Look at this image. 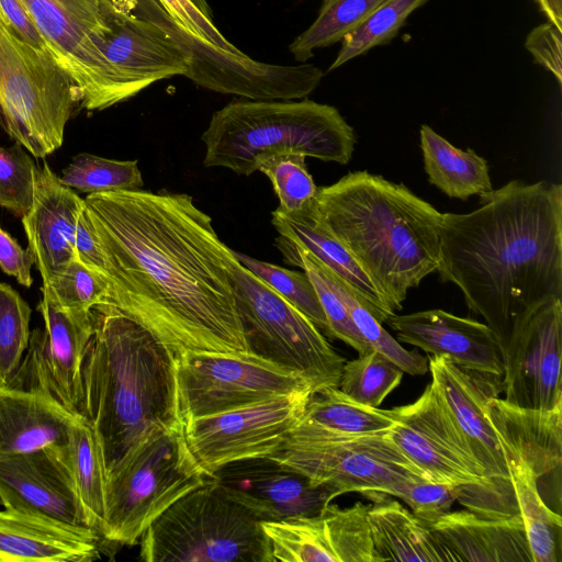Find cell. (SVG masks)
Here are the masks:
<instances>
[{
	"instance_id": "11",
	"label": "cell",
	"mask_w": 562,
	"mask_h": 562,
	"mask_svg": "<svg viewBox=\"0 0 562 562\" xmlns=\"http://www.w3.org/2000/svg\"><path fill=\"white\" fill-rule=\"evenodd\" d=\"M387 431L288 440L270 458L338 496L352 492L394 496L405 482L427 477L401 452Z\"/></svg>"
},
{
	"instance_id": "1",
	"label": "cell",
	"mask_w": 562,
	"mask_h": 562,
	"mask_svg": "<svg viewBox=\"0 0 562 562\" xmlns=\"http://www.w3.org/2000/svg\"><path fill=\"white\" fill-rule=\"evenodd\" d=\"M91 226L76 258L108 283L106 304L142 325L175 357L249 352L232 269L238 261L191 195L138 189L88 194Z\"/></svg>"
},
{
	"instance_id": "25",
	"label": "cell",
	"mask_w": 562,
	"mask_h": 562,
	"mask_svg": "<svg viewBox=\"0 0 562 562\" xmlns=\"http://www.w3.org/2000/svg\"><path fill=\"white\" fill-rule=\"evenodd\" d=\"M79 416L42 391L0 385V458L64 448Z\"/></svg>"
},
{
	"instance_id": "33",
	"label": "cell",
	"mask_w": 562,
	"mask_h": 562,
	"mask_svg": "<svg viewBox=\"0 0 562 562\" xmlns=\"http://www.w3.org/2000/svg\"><path fill=\"white\" fill-rule=\"evenodd\" d=\"M89 526L100 530L105 513L106 471L101 447L89 423L80 415L61 449Z\"/></svg>"
},
{
	"instance_id": "41",
	"label": "cell",
	"mask_w": 562,
	"mask_h": 562,
	"mask_svg": "<svg viewBox=\"0 0 562 562\" xmlns=\"http://www.w3.org/2000/svg\"><path fill=\"white\" fill-rule=\"evenodd\" d=\"M31 307L10 284L0 282V385L16 373L29 346Z\"/></svg>"
},
{
	"instance_id": "40",
	"label": "cell",
	"mask_w": 562,
	"mask_h": 562,
	"mask_svg": "<svg viewBox=\"0 0 562 562\" xmlns=\"http://www.w3.org/2000/svg\"><path fill=\"white\" fill-rule=\"evenodd\" d=\"M257 171L271 181L279 199V211L292 213L314 202L318 187L308 172L305 156L295 153H281L263 156L257 161Z\"/></svg>"
},
{
	"instance_id": "36",
	"label": "cell",
	"mask_w": 562,
	"mask_h": 562,
	"mask_svg": "<svg viewBox=\"0 0 562 562\" xmlns=\"http://www.w3.org/2000/svg\"><path fill=\"white\" fill-rule=\"evenodd\" d=\"M59 180L69 189L88 194L144 187L137 160H115L89 153L72 157Z\"/></svg>"
},
{
	"instance_id": "34",
	"label": "cell",
	"mask_w": 562,
	"mask_h": 562,
	"mask_svg": "<svg viewBox=\"0 0 562 562\" xmlns=\"http://www.w3.org/2000/svg\"><path fill=\"white\" fill-rule=\"evenodd\" d=\"M276 246L283 255L284 262L301 268L312 281L327 319V333L358 353L371 350L318 259L294 240L281 235L276 239Z\"/></svg>"
},
{
	"instance_id": "3",
	"label": "cell",
	"mask_w": 562,
	"mask_h": 562,
	"mask_svg": "<svg viewBox=\"0 0 562 562\" xmlns=\"http://www.w3.org/2000/svg\"><path fill=\"white\" fill-rule=\"evenodd\" d=\"M90 314L79 415L98 438L108 473L148 434L183 420L173 353L111 304Z\"/></svg>"
},
{
	"instance_id": "9",
	"label": "cell",
	"mask_w": 562,
	"mask_h": 562,
	"mask_svg": "<svg viewBox=\"0 0 562 562\" xmlns=\"http://www.w3.org/2000/svg\"><path fill=\"white\" fill-rule=\"evenodd\" d=\"M232 280L249 352L301 373L317 391L338 386L345 359L319 328L239 261Z\"/></svg>"
},
{
	"instance_id": "45",
	"label": "cell",
	"mask_w": 562,
	"mask_h": 562,
	"mask_svg": "<svg viewBox=\"0 0 562 562\" xmlns=\"http://www.w3.org/2000/svg\"><path fill=\"white\" fill-rule=\"evenodd\" d=\"M459 494L460 487L414 479L402 484L394 497L403 499L415 516L431 524L450 512Z\"/></svg>"
},
{
	"instance_id": "12",
	"label": "cell",
	"mask_w": 562,
	"mask_h": 562,
	"mask_svg": "<svg viewBox=\"0 0 562 562\" xmlns=\"http://www.w3.org/2000/svg\"><path fill=\"white\" fill-rule=\"evenodd\" d=\"M183 423L273 397L314 390L299 372L255 353L188 352L176 357Z\"/></svg>"
},
{
	"instance_id": "42",
	"label": "cell",
	"mask_w": 562,
	"mask_h": 562,
	"mask_svg": "<svg viewBox=\"0 0 562 562\" xmlns=\"http://www.w3.org/2000/svg\"><path fill=\"white\" fill-rule=\"evenodd\" d=\"M238 261L267 283L288 302L307 316L319 329L327 333V319L315 288L303 271H293L280 266L236 252Z\"/></svg>"
},
{
	"instance_id": "16",
	"label": "cell",
	"mask_w": 562,
	"mask_h": 562,
	"mask_svg": "<svg viewBox=\"0 0 562 562\" xmlns=\"http://www.w3.org/2000/svg\"><path fill=\"white\" fill-rule=\"evenodd\" d=\"M428 370L431 383L485 472L490 492L482 515L487 516L491 505L493 516L514 515L507 510L508 505L516 506L509 463L486 415L487 398L497 393L492 390L493 383L441 356L428 358Z\"/></svg>"
},
{
	"instance_id": "53",
	"label": "cell",
	"mask_w": 562,
	"mask_h": 562,
	"mask_svg": "<svg viewBox=\"0 0 562 562\" xmlns=\"http://www.w3.org/2000/svg\"><path fill=\"white\" fill-rule=\"evenodd\" d=\"M322 1L325 2V1H328V0H322Z\"/></svg>"
},
{
	"instance_id": "22",
	"label": "cell",
	"mask_w": 562,
	"mask_h": 562,
	"mask_svg": "<svg viewBox=\"0 0 562 562\" xmlns=\"http://www.w3.org/2000/svg\"><path fill=\"white\" fill-rule=\"evenodd\" d=\"M386 322L402 342L445 357L464 370L503 378V351L485 323L439 308L393 314Z\"/></svg>"
},
{
	"instance_id": "47",
	"label": "cell",
	"mask_w": 562,
	"mask_h": 562,
	"mask_svg": "<svg viewBox=\"0 0 562 562\" xmlns=\"http://www.w3.org/2000/svg\"><path fill=\"white\" fill-rule=\"evenodd\" d=\"M525 47L535 61L553 75L562 86V29L547 21L527 35Z\"/></svg>"
},
{
	"instance_id": "30",
	"label": "cell",
	"mask_w": 562,
	"mask_h": 562,
	"mask_svg": "<svg viewBox=\"0 0 562 562\" xmlns=\"http://www.w3.org/2000/svg\"><path fill=\"white\" fill-rule=\"evenodd\" d=\"M394 420L393 408L362 405L348 397L338 386H330L312 394L289 440L379 434L390 430Z\"/></svg>"
},
{
	"instance_id": "6",
	"label": "cell",
	"mask_w": 562,
	"mask_h": 562,
	"mask_svg": "<svg viewBox=\"0 0 562 562\" xmlns=\"http://www.w3.org/2000/svg\"><path fill=\"white\" fill-rule=\"evenodd\" d=\"M139 544L146 562H273L260 520L211 476L162 512Z\"/></svg>"
},
{
	"instance_id": "32",
	"label": "cell",
	"mask_w": 562,
	"mask_h": 562,
	"mask_svg": "<svg viewBox=\"0 0 562 562\" xmlns=\"http://www.w3.org/2000/svg\"><path fill=\"white\" fill-rule=\"evenodd\" d=\"M509 474L532 562H561V516L541 497L538 477L526 462L510 461Z\"/></svg>"
},
{
	"instance_id": "10",
	"label": "cell",
	"mask_w": 562,
	"mask_h": 562,
	"mask_svg": "<svg viewBox=\"0 0 562 562\" xmlns=\"http://www.w3.org/2000/svg\"><path fill=\"white\" fill-rule=\"evenodd\" d=\"M21 1L54 60L77 86L81 108L101 111L137 94L101 52L113 0Z\"/></svg>"
},
{
	"instance_id": "24",
	"label": "cell",
	"mask_w": 562,
	"mask_h": 562,
	"mask_svg": "<svg viewBox=\"0 0 562 562\" xmlns=\"http://www.w3.org/2000/svg\"><path fill=\"white\" fill-rule=\"evenodd\" d=\"M92 528L18 509L0 510V562H88L100 558Z\"/></svg>"
},
{
	"instance_id": "15",
	"label": "cell",
	"mask_w": 562,
	"mask_h": 562,
	"mask_svg": "<svg viewBox=\"0 0 562 562\" xmlns=\"http://www.w3.org/2000/svg\"><path fill=\"white\" fill-rule=\"evenodd\" d=\"M37 311L44 327L31 333L26 357L7 385L42 391L79 414L81 370L92 335L91 311H66L43 293Z\"/></svg>"
},
{
	"instance_id": "23",
	"label": "cell",
	"mask_w": 562,
	"mask_h": 562,
	"mask_svg": "<svg viewBox=\"0 0 562 562\" xmlns=\"http://www.w3.org/2000/svg\"><path fill=\"white\" fill-rule=\"evenodd\" d=\"M83 207L85 199L61 184L46 162L37 168L34 200L21 220L42 285L76 257V233Z\"/></svg>"
},
{
	"instance_id": "17",
	"label": "cell",
	"mask_w": 562,
	"mask_h": 562,
	"mask_svg": "<svg viewBox=\"0 0 562 562\" xmlns=\"http://www.w3.org/2000/svg\"><path fill=\"white\" fill-rule=\"evenodd\" d=\"M562 300L547 302L513 329L503 352L504 400L527 408L562 405Z\"/></svg>"
},
{
	"instance_id": "27",
	"label": "cell",
	"mask_w": 562,
	"mask_h": 562,
	"mask_svg": "<svg viewBox=\"0 0 562 562\" xmlns=\"http://www.w3.org/2000/svg\"><path fill=\"white\" fill-rule=\"evenodd\" d=\"M271 223L279 235L290 238L313 254L329 271L341 279L356 299L381 323L395 312L357 262L353 256L329 232L321 220L315 200L308 206L292 213L276 209Z\"/></svg>"
},
{
	"instance_id": "13",
	"label": "cell",
	"mask_w": 562,
	"mask_h": 562,
	"mask_svg": "<svg viewBox=\"0 0 562 562\" xmlns=\"http://www.w3.org/2000/svg\"><path fill=\"white\" fill-rule=\"evenodd\" d=\"M393 412L387 434L427 480L460 487L458 499L468 507L480 497L486 501L485 472L431 382L415 402Z\"/></svg>"
},
{
	"instance_id": "51",
	"label": "cell",
	"mask_w": 562,
	"mask_h": 562,
	"mask_svg": "<svg viewBox=\"0 0 562 562\" xmlns=\"http://www.w3.org/2000/svg\"><path fill=\"white\" fill-rule=\"evenodd\" d=\"M207 18L213 19V13L206 0H191Z\"/></svg>"
},
{
	"instance_id": "31",
	"label": "cell",
	"mask_w": 562,
	"mask_h": 562,
	"mask_svg": "<svg viewBox=\"0 0 562 562\" xmlns=\"http://www.w3.org/2000/svg\"><path fill=\"white\" fill-rule=\"evenodd\" d=\"M419 136L428 181L445 194L468 200L493 189L487 161L474 150L456 147L426 124Z\"/></svg>"
},
{
	"instance_id": "8",
	"label": "cell",
	"mask_w": 562,
	"mask_h": 562,
	"mask_svg": "<svg viewBox=\"0 0 562 562\" xmlns=\"http://www.w3.org/2000/svg\"><path fill=\"white\" fill-rule=\"evenodd\" d=\"M81 108L72 79L52 58L24 42L0 12V125L33 157L64 143L67 122Z\"/></svg>"
},
{
	"instance_id": "4",
	"label": "cell",
	"mask_w": 562,
	"mask_h": 562,
	"mask_svg": "<svg viewBox=\"0 0 562 562\" xmlns=\"http://www.w3.org/2000/svg\"><path fill=\"white\" fill-rule=\"evenodd\" d=\"M315 207L394 312L402 310L409 289L437 271L441 213L405 184L349 172L318 188Z\"/></svg>"
},
{
	"instance_id": "39",
	"label": "cell",
	"mask_w": 562,
	"mask_h": 562,
	"mask_svg": "<svg viewBox=\"0 0 562 562\" xmlns=\"http://www.w3.org/2000/svg\"><path fill=\"white\" fill-rule=\"evenodd\" d=\"M319 261V260H318ZM321 262V261H319ZM333 286L346 304L352 321L372 349L398 366L404 373L422 375L428 371V359L417 351L405 349L382 324L356 299L347 284L322 262Z\"/></svg>"
},
{
	"instance_id": "50",
	"label": "cell",
	"mask_w": 562,
	"mask_h": 562,
	"mask_svg": "<svg viewBox=\"0 0 562 562\" xmlns=\"http://www.w3.org/2000/svg\"><path fill=\"white\" fill-rule=\"evenodd\" d=\"M538 8L549 22L562 29V0H540Z\"/></svg>"
},
{
	"instance_id": "18",
	"label": "cell",
	"mask_w": 562,
	"mask_h": 562,
	"mask_svg": "<svg viewBox=\"0 0 562 562\" xmlns=\"http://www.w3.org/2000/svg\"><path fill=\"white\" fill-rule=\"evenodd\" d=\"M361 502L278 521H260L273 562H379Z\"/></svg>"
},
{
	"instance_id": "28",
	"label": "cell",
	"mask_w": 562,
	"mask_h": 562,
	"mask_svg": "<svg viewBox=\"0 0 562 562\" xmlns=\"http://www.w3.org/2000/svg\"><path fill=\"white\" fill-rule=\"evenodd\" d=\"M456 562H532L521 517L449 512L430 524Z\"/></svg>"
},
{
	"instance_id": "29",
	"label": "cell",
	"mask_w": 562,
	"mask_h": 562,
	"mask_svg": "<svg viewBox=\"0 0 562 562\" xmlns=\"http://www.w3.org/2000/svg\"><path fill=\"white\" fill-rule=\"evenodd\" d=\"M373 501L367 519L380 562H456L430 524L415 516L385 493H368Z\"/></svg>"
},
{
	"instance_id": "7",
	"label": "cell",
	"mask_w": 562,
	"mask_h": 562,
	"mask_svg": "<svg viewBox=\"0 0 562 562\" xmlns=\"http://www.w3.org/2000/svg\"><path fill=\"white\" fill-rule=\"evenodd\" d=\"M209 476L183 424L151 431L106 473L102 540L134 546L162 512Z\"/></svg>"
},
{
	"instance_id": "37",
	"label": "cell",
	"mask_w": 562,
	"mask_h": 562,
	"mask_svg": "<svg viewBox=\"0 0 562 562\" xmlns=\"http://www.w3.org/2000/svg\"><path fill=\"white\" fill-rule=\"evenodd\" d=\"M403 374L393 361L371 349L345 361L338 389L355 402L378 408L401 383Z\"/></svg>"
},
{
	"instance_id": "20",
	"label": "cell",
	"mask_w": 562,
	"mask_h": 562,
	"mask_svg": "<svg viewBox=\"0 0 562 562\" xmlns=\"http://www.w3.org/2000/svg\"><path fill=\"white\" fill-rule=\"evenodd\" d=\"M136 0H113L101 52L138 94L175 76L191 80L192 57L162 29L133 12Z\"/></svg>"
},
{
	"instance_id": "44",
	"label": "cell",
	"mask_w": 562,
	"mask_h": 562,
	"mask_svg": "<svg viewBox=\"0 0 562 562\" xmlns=\"http://www.w3.org/2000/svg\"><path fill=\"white\" fill-rule=\"evenodd\" d=\"M20 144L0 146V206L24 216L32 206L37 166Z\"/></svg>"
},
{
	"instance_id": "43",
	"label": "cell",
	"mask_w": 562,
	"mask_h": 562,
	"mask_svg": "<svg viewBox=\"0 0 562 562\" xmlns=\"http://www.w3.org/2000/svg\"><path fill=\"white\" fill-rule=\"evenodd\" d=\"M41 291L66 311L89 313L95 305L106 302L109 289L98 272L75 257L60 273L42 285Z\"/></svg>"
},
{
	"instance_id": "21",
	"label": "cell",
	"mask_w": 562,
	"mask_h": 562,
	"mask_svg": "<svg viewBox=\"0 0 562 562\" xmlns=\"http://www.w3.org/2000/svg\"><path fill=\"white\" fill-rule=\"evenodd\" d=\"M61 449L0 458V502L4 508L91 528Z\"/></svg>"
},
{
	"instance_id": "48",
	"label": "cell",
	"mask_w": 562,
	"mask_h": 562,
	"mask_svg": "<svg viewBox=\"0 0 562 562\" xmlns=\"http://www.w3.org/2000/svg\"><path fill=\"white\" fill-rule=\"evenodd\" d=\"M0 12L16 35L44 56L54 59L46 42L21 0H0Z\"/></svg>"
},
{
	"instance_id": "46",
	"label": "cell",
	"mask_w": 562,
	"mask_h": 562,
	"mask_svg": "<svg viewBox=\"0 0 562 562\" xmlns=\"http://www.w3.org/2000/svg\"><path fill=\"white\" fill-rule=\"evenodd\" d=\"M170 16L193 35L233 54H244L203 14L191 0H158Z\"/></svg>"
},
{
	"instance_id": "5",
	"label": "cell",
	"mask_w": 562,
	"mask_h": 562,
	"mask_svg": "<svg viewBox=\"0 0 562 562\" xmlns=\"http://www.w3.org/2000/svg\"><path fill=\"white\" fill-rule=\"evenodd\" d=\"M201 140L205 167L250 176L259 158L281 153L346 165L352 158L356 135L329 104L308 99H244L215 111Z\"/></svg>"
},
{
	"instance_id": "19",
	"label": "cell",
	"mask_w": 562,
	"mask_h": 562,
	"mask_svg": "<svg viewBox=\"0 0 562 562\" xmlns=\"http://www.w3.org/2000/svg\"><path fill=\"white\" fill-rule=\"evenodd\" d=\"M211 477L260 521L314 516L338 496L270 457L228 463Z\"/></svg>"
},
{
	"instance_id": "52",
	"label": "cell",
	"mask_w": 562,
	"mask_h": 562,
	"mask_svg": "<svg viewBox=\"0 0 562 562\" xmlns=\"http://www.w3.org/2000/svg\"><path fill=\"white\" fill-rule=\"evenodd\" d=\"M533 1L537 3V5L540 4V0H533Z\"/></svg>"
},
{
	"instance_id": "26",
	"label": "cell",
	"mask_w": 562,
	"mask_h": 562,
	"mask_svg": "<svg viewBox=\"0 0 562 562\" xmlns=\"http://www.w3.org/2000/svg\"><path fill=\"white\" fill-rule=\"evenodd\" d=\"M496 394L487 398L486 415L508 463L526 462L538 481L555 470L560 472L562 405L553 409L527 408L513 405Z\"/></svg>"
},
{
	"instance_id": "14",
	"label": "cell",
	"mask_w": 562,
	"mask_h": 562,
	"mask_svg": "<svg viewBox=\"0 0 562 562\" xmlns=\"http://www.w3.org/2000/svg\"><path fill=\"white\" fill-rule=\"evenodd\" d=\"M314 390L301 391L183 423L189 448L212 476L240 460L281 450L299 425Z\"/></svg>"
},
{
	"instance_id": "38",
	"label": "cell",
	"mask_w": 562,
	"mask_h": 562,
	"mask_svg": "<svg viewBox=\"0 0 562 562\" xmlns=\"http://www.w3.org/2000/svg\"><path fill=\"white\" fill-rule=\"evenodd\" d=\"M428 0H384L369 18L340 42V49L328 68L333 71L373 47L390 43L408 16Z\"/></svg>"
},
{
	"instance_id": "2",
	"label": "cell",
	"mask_w": 562,
	"mask_h": 562,
	"mask_svg": "<svg viewBox=\"0 0 562 562\" xmlns=\"http://www.w3.org/2000/svg\"><path fill=\"white\" fill-rule=\"evenodd\" d=\"M442 282L459 288L504 352L516 325L562 300V187L512 180L469 213H441Z\"/></svg>"
},
{
	"instance_id": "49",
	"label": "cell",
	"mask_w": 562,
	"mask_h": 562,
	"mask_svg": "<svg viewBox=\"0 0 562 562\" xmlns=\"http://www.w3.org/2000/svg\"><path fill=\"white\" fill-rule=\"evenodd\" d=\"M35 265L29 248L21 245L5 231L0 228V268L23 286L30 288L33 279L31 268Z\"/></svg>"
},
{
	"instance_id": "35",
	"label": "cell",
	"mask_w": 562,
	"mask_h": 562,
	"mask_svg": "<svg viewBox=\"0 0 562 562\" xmlns=\"http://www.w3.org/2000/svg\"><path fill=\"white\" fill-rule=\"evenodd\" d=\"M384 0H328L315 21L290 45L296 61L306 63L317 48L340 42L360 26Z\"/></svg>"
}]
</instances>
